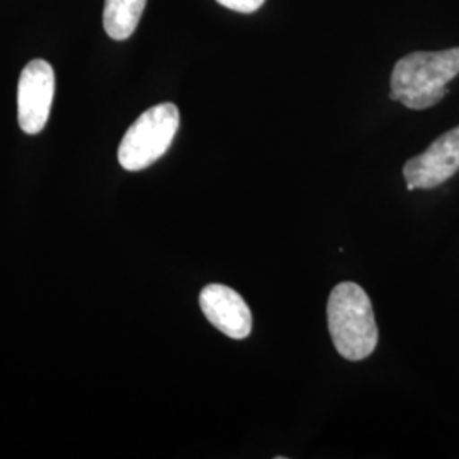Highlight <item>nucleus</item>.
<instances>
[{
	"mask_svg": "<svg viewBox=\"0 0 459 459\" xmlns=\"http://www.w3.org/2000/svg\"><path fill=\"white\" fill-rule=\"evenodd\" d=\"M179 121V109L172 102H162L147 109L119 143L117 160L121 167L136 172L155 164L172 145Z\"/></svg>",
	"mask_w": 459,
	"mask_h": 459,
	"instance_id": "nucleus-3",
	"label": "nucleus"
},
{
	"mask_svg": "<svg viewBox=\"0 0 459 459\" xmlns=\"http://www.w3.org/2000/svg\"><path fill=\"white\" fill-rule=\"evenodd\" d=\"M55 96V72L47 60H33L22 68L17 85V119L26 134L43 132Z\"/></svg>",
	"mask_w": 459,
	"mask_h": 459,
	"instance_id": "nucleus-4",
	"label": "nucleus"
},
{
	"mask_svg": "<svg viewBox=\"0 0 459 459\" xmlns=\"http://www.w3.org/2000/svg\"><path fill=\"white\" fill-rule=\"evenodd\" d=\"M145 5L147 0H106L104 30L108 36L116 41L128 39L136 31Z\"/></svg>",
	"mask_w": 459,
	"mask_h": 459,
	"instance_id": "nucleus-7",
	"label": "nucleus"
},
{
	"mask_svg": "<svg viewBox=\"0 0 459 459\" xmlns=\"http://www.w3.org/2000/svg\"><path fill=\"white\" fill-rule=\"evenodd\" d=\"M216 2L229 7L231 11L244 13V14L255 13L257 9H261L264 5V0H216Z\"/></svg>",
	"mask_w": 459,
	"mask_h": 459,
	"instance_id": "nucleus-8",
	"label": "nucleus"
},
{
	"mask_svg": "<svg viewBox=\"0 0 459 459\" xmlns=\"http://www.w3.org/2000/svg\"><path fill=\"white\" fill-rule=\"evenodd\" d=\"M199 307L214 328L230 339L242 341L252 332V313L246 299L223 284H208L199 295Z\"/></svg>",
	"mask_w": 459,
	"mask_h": 459,
	"instance_id": "nucleus-6",
	"label": "nucleus"
},
{
	"mask_svg": "<svg viewBox=\"0 0 459 459\" xmlns=\"http://www.w3.org/2000/svg\"><path fill=\"white\" fill-rule=\"evenodd\" d=\"M327 322L337 352L347 361L369 358L377 345V325L369 296L359 284L345 281L328 296Z\"/></svg>",
	"mask_w": 459,
	"mask_h": 459,
	"instance_id": "nucleus-2",
	"label": "nucleus"
},
{
	"mask_svg": "<svg viewBox=\"0 0 459 459\" xmlns=\"http://www.w3.org/2000/svg\"><path fill=\"white\" fill-rule=\"evenodd\" d=\"M459 172V126L441 134L403 167L407 189H434Z\"/></svg>",
	"mask_w": 459,
	"mask_h": 459,
	"instance_id": "nucleus-5",
	"label": "nucleus"
},
{
	"mask_svg": "<svg viewBox=\"0 0 459 459\" xmlns=\"http://www.w3.org/2000/svg\"><path fill=\"white\" fill-rule=\"evenodd\" d=\"M459 75V48L415 51L396 62L390 98L405 108L422 111L447 94V83Z\"/></svg>",
	"mask_w": 459,
	"mask_h": 459,
	"instance_id": "nucleus-1",
	"label": "nucleus"
}]
</instances>
